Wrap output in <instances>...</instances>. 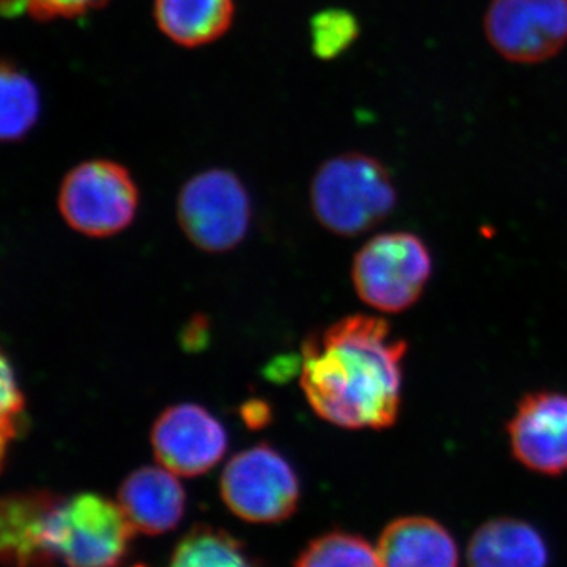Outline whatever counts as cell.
<instances>
[{"label":"cell","mask_w":567,"mask_h":567,"mask_svg":"<svg viewBox=\"0 0 567 567\" xmlns=\"http://www.w3.org/2000/svg\"><path fill=\"white\" fill-rule=\"evenodd\" d=\"M406 342L385 319L349 316L303 342L300 383L317 415L350 431L393 427Z\"/></svg>","instance_id":"obj_1"},{"label":"cell","mask_w":567,"mask_h":567,"mask_svg":"<svg viewBox=\"0 0 567 567\" xmlns=\"http://www.w3.org/2000/svg\"><path fill=\"white\" fill-rule=\"evenodd\" d=\"M136 529L121 505L96 494L55 495L44 516L41 548L48 567H117Z\"/></svg>","instance_id":"obj_2"},{"label":"cell","mask_w":567,"mask_h":567,"mask_svg":"<svg viewBox=\"0 0 567 567\" xmlns=\"http://www.w3.org/2000/svg\"><path fill=\"white\" fill-rule=\"evenodd\" d=\"M398 204L390 171L374 156L349 152L328 159L311 183V207L324 229L357 237L385 221Z\"/></svg>","instance_id":"obj_3"},{"label":"cell","mask_w":567,"mask_h":567,"mask_svg":"<svg viewBox=\"0 0 567 567\" xmlns=\"http://www.w3.org/2000/svg\"><path fill=\"white\" fill-rule=\"evenodd\" d=\"M434 274L431 249L410 233L371 238L353 259L352 281L365 305L386 315L415 306Z\"/></svg>","instance_id":"obj_4"},{"label":"cell","mask_w":567,"mask_h":567,"mask_svg":"<svg viewBox=\"0 0 567 567\" xmlns=\"http://www.w3.org/2000/svg\"><path fill=\"white\" fill-rule=\"evenodd\" d=\"M58 205L71 229L93 238L111 237L133 223L140 193L122 164L91 159L65 175Z\"/></svg>","instance_id":"obj_5"},{"label":"cell","mask_w":567,"mask_h":567,"mask_svg":"<svg viewBox=\"0 0 567 567\" xmlns=\"http://www.w3.org/2000/svg\"><path fill=\"white\" fill-rule=\"evenodd\" d=\"M183 233L205 252L240 245L251 223V199L244 183L226 169H208L183 185L177 200Z\"/></svg>","instance_id":"obj_6"},{"label":"cell","mask_w":567,"mask_h":567,"mask_svg":"<svg viewBox=\"0 0 567 567\" xmlns=\"http://www.w3.org/2000/svg\"><path fill=\"white\" fill-rule=\"evenodd\" d=\"M221 496L235 516L254 524H275L297 509L300 484L292 465L262 443L227 462L221 475Z\"/></svg>","instance_id":"obj_7"},{"label":"cell","mask_w":567,"mask_h":567,"mask_svg":"<svg viewBox=\"0 0 567 567\" xmlns=\"http://www.w3.org/2000/svg\"><path fill=\"white\" fill-rule=\"evenodd\" d=\"M484 32L506 61H548L567 44V0H492Z\"/></svg>","instance_id":"obj_8"},{"label":"cell","mask_w":567,"mask_h":567,"mask_svg":"<svg viewBox=\"0 0 567 567\" xmlns=\"http://www.w3.org/2000/svg\"><path fill=\"white\" fill-rule=\"evenodd\" d=\"M152 447L158 464L174 475L200 476L226 454V429L204 406L173 405L156 417Z\"/></svg>","instance_id":"obj_9"},{"label":"cell","mask_w":567,"mask_h":567,"mask_svg":"<svg viewBox=\"0 0 567 567\" xmlns=\"http://www.w3.org/2000/svg\"><path fill=\"white\" fill-rule=\"evenodd\" d=\"M511 453L540 475L567 473V393L536 391L522 398L507 423Z\"/></svg>","instance_id":"obj_10"},{"label":"cell","mask_w":567,"mask_h":567,"mask_svg":"<svg viewBox=\"0 0 567 567\" xmlns=\"http://www.w3.org/2000/svg\"><path fill=\"white\" fill-rule=\"evenodd\" d=\"M118 505L136 532L163 535L181 524L185 491L164 466H142L123 481Z\"/></svg>","instance_id":"obj_11"},{"label":"cell","mask_w":567,"mask_h":567,"mask_svg":"<svg viewBox=\"0 0 567 567\" xmlns=\"http://www.w3.org/2000/svg\"><path fill=\"white\" fill-rule=\"evenodd\" d=\"M380 567H458L456 540L429 517L391 522L377 546Z\"/></svg>","instance_id":"obj_12"},{"label":"cell","mask_w":567,"mask_h":567,"mask_svg":"<svg viewBox=\"0 0 567 567\" xmlns=\"http://www.w3.org/2000/svg\"><path fill=\"white\" fill-rule=\"evenodd\" d=\"M466 558L468 567H547L548 550L527 522L499 517L476 529Z\"/></svg>","instance_id":"obj_13"},{"label":"cell","mask_w":567,"mask_h":567,"mask_svg":"<svg viewBox=\"0 0 567 567\" xmlns=\"http://www.w3.org/2000/svg\"><path fill=\"white\" fill-rule=\"evenodd\" d=\"M54 494L21 492L7 495L0 511V550L9 567H47L41 529Z\"/></svg>","instance_id":"obj_14"},{"label":"cell","mask_w":567,"mask_h":567,"mask_svg":"<svg viewBox=\"0 0 567 567\" xmlns=\"http://www.w3.org/2000/svg\"><path fill=\"white\" fill-rule=\"evenodd\" d=\"M156 25L183 48H199L221 39L235 17L234 0H155Z\"/></svg>","instance_id":"obj_15"},{"label":"cell","mask_w":567,"mask_h":567,"mask_svg":"<svg viewBox=\"0 0 567 567\" xmlns=\"http://www.w3.org/2000/svg\"><path fill=\"white\" fill-rule=\"evenodd\" d=\"M40 92L35 82L17 66L3 63L0 74V130L3 141H20L40 117Z\"/></svg>","instance_id":"obj_16"},{"label":"cell","mask_w":567,"mask_h":567,"mask_svg":"<svg viewBox=\"0 0 567 567\" xmlns=\"http://www.w3.org/2000/svg\"><path fill=\"white\" fill-rule=\"evenodd\" d=\"M169 567H259L254 565L240 540L223 529L193 528L175 548Z\"/></svg>","instance_id":"obj_17"},{"label":"cell","mask_w":567,"mask_h":567,"mask_svg":"<svg viewBox=\"0 0 567 567\" xmlns=\"http://www.w3.org/2000/svg\"><path fill=\"white\" fill-rule=\"evenodd\" d=\"M295 567H380V561L363 537L338 532L312 540Z\"/></svg>","instance_id":"obj_18"},{"label":"cell","mask_w":567,"mask_h":567,"mask_svg":"<svg viewBox=\"0 0 567 567\" xmlns=\"http://www.w3.org/2000/svg\"><path fill=\"white\" fill-rule=\"evenodd\" d=\"M358 35H360V24L350 11L330 9L320 11L312 18V51L323 61L338 58L349 50Z\"/></svg>","instance_id":"obj_19"},{"label":"cell","mask_w":567,"mask_h":567,"mask_svg":"<svg viewBox=\"0 0 567 567\" xmlns=\"http://www.w3.org/2000/svg\"><path fill=\"white\" fill-rule=\"evenodd\" d=\"M25 402L24 395L17 379H14L13 369L7 358H2V453L6 456L7 443L13 440L20 431V421L24 415Z\"/></svg>","instance_id":"obj_20"},{"label":"cell","mask_w":567,"mask_h":567,"mask_svg":"<svg viewBox=\"0 0 567 567\" xmlns=\"http://www.w3.org/2000/svg\"><path fill=\"white\" fill-rule=\"evenodd\" d=\"M106 0H25L29 13L37 20L76 18L100 9Z\"/></svg>","instance_id":"obj_21"},{"label":"cell","mask_w":567,"mask_h":567,"mask_svg":"<svg viewBox=\"0 0 567 567\" xmlns=\"http://www.w3.org/2000/svg\"><path fill=\"white\" fill-rule=\"evenodd\" d=\"M136 567H140V566H136Z\"/></svg>","instance_id":"obj_22"}]
</instances>
